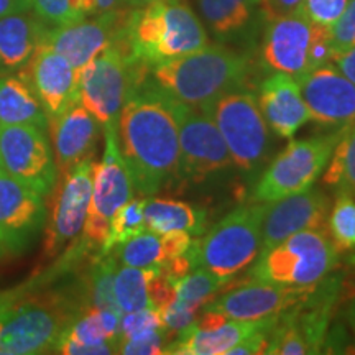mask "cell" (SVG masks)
Masks as SVG:
<instances>
[{
    "label": "cell",
    "mask_w": 355,
    "mask_h": 355,
    "mask_svg": "<svg viewBox=\"0 0 355 355\" xmlns=\"http://www.w3.org/2000/svg\"><path fill=\"white\" fill-rule=\"evenodd\" d=\"M74 7L84 17L97 15V13L112 10L121 3V0H73Z\"/></svg>",
    "instance_id": "cell-43"
},
{
    "label": "cell",
    "mask_w": 355,
    "mask_h": 355,
    "mask_svg": "<svg viewBox=\"0 0 355 355\" xmlns=\"http://www.w3.org/2000/svg\"><path fill=\"white\" fill-rule=\"evenodd\" d=\"M152 79L168 96L183 104L204 107L217 97L250 89V58L220 44H207L189 55L153 66Z\"/></svg>",
    "instance_id": "cell-2"
},
{
    "label": "cell",
    "mask_w": 355,
    "mask_h": 355,
    "mask_svg": "<svg viewBox=\"0 0 355 355\" xmlns=\"http://www.w3.org/2000/svg\"><path fill=\"white\" fill-rule=\"evenodd\" d=\"M173 336L165 327H159L146 334L130 337V339L121 340L119 354L127 355H158L165 354L166 345L170 344Z\"/></svg>",
    "instance_id": "cell-35"
},
{
    "label": "cell",
    "mask_w": 355,
    "mask_h": 355,
    "mask_svg": "<svg viewBox=\"0 0 355 355\" xmlns=\"http://www.w3.org/2000/svg\"><path fill=\"white\" fill-rule=\"evenodd\" d=\"M331 206V198L313 186L298 194L270 202L261 227L260 254L301 230L327 229Z\"/></svg>",
    "instance_id": "cell-19"
},
{
    "label": "cell",
    "mask_w": 355,
    "mask_h": 355,
    "mask_svg": "<svg viewBox=\"0 0 355 355\" xmlns=\"http://www.w3.org/2000/svg\"><path fill=\"white\" fill-rule=\"evenodd\" d=\"M94 158H86L64 175L58 176L53 188L51 214L46 217L40 261L55 260L64 248L81 235L89 211L92 191Z\"/></svg>",
    "instance_id": "cell-12"
},
{
    "label": "cell",
    "mask_w": 355,
    "mask_h": 355,
    "mask_svg": "<svg viewBox=\"0 0 355 355\" xmlns=\"http://www.w3.org/2000/svg\"><path fill=\"white\" fill-rule=\"evenodd\" d=\"M322 184L355 198V123L336 145L322 176Z\"/></svg>",
    "instance_id": "cell-30"
},
{
    "label": "cell",
    "mask_w": 355,
    "mask_h": 355,
    "mask_svg": "<svg viewBox=\"0 0 355 355\" xmlns=\"http://www.w3.org/2000/svg\"><path fill=\"white\" fill-rule=\"evenodd\" d=\"M35 17L48 26H63L86 19L73 0H32Z\"/></svg>",
    "instance_id": "cell-34"
},
{
    "label": "cell",
    "mask_w": 355,
    "mask_h": 355,
    "mask_svg": "<svg viewBox=\"0 0 355 355\" xmlns=\"http://www.w3.org/2000/svg\"><path fill=\"white\" fill-rule=\"evenodd\" d=\"M347 128H336L304 140H291L261 173L252 191V202L270 204L311 188L326 170L336 145Z\"/></svg>",
    "instance_id": "cell-9"
},
{
    "label": "cell",
    "mask_w": 355,
    "mask_h": 355,
    "mask_svg": "<svg viewBox=\"0 0 355 355\" xmlns=\"http://www.w3.org/2000/svg\"><path fill=\"white\" fill-rule=\"evenodd\" d=\"M104 128V155L92 165V191L83 239L89 245L102 247L109 235L112 217L135 194L130 173L117 141V125Z\"/></svg>",
    "instance_id": "cell-11"
},
{
    "label": "cell",
    "mask_w": 355,
    "mask_h": 355,
    "mask_svg": "<svg viewBox=\"0 0 355 355\" xmlns=\"http://www.w3.org/2000/svg\"><path fill=\"white\" fill-rule=\"evenodd\" d=\"M259 3L260 0H198L204 21L220 38L245 28Z\"/></svg>",
    "instance_id": "cell-27"
},
{
    "label": "cell",
    "mask_w": 355,
    "mask_h": 355,
    "mask_svg": "<svg viewBox=\"0 0 355 355\" xmlns=\"http://www.w3.org/2000/svg\"><path fill=\"white\" fill-rule=\"evenodd\" d=\"M311 121L321 127L344 128L355 123V84L326 63L298 79Z\"/></svg>",
    "instance_id": "cell-17"
},
{
    "label": "cell",
    "mask_w": 355,
    "mask_h": 355,
    "mask_svg": "<svg viewBox=\"0 0 355 355\" xmlns=\"http://www.w3.org/2000/svg\"><path fill=\"white\" fill-rule=\"evenodd\" d=\"M347 263H349V266H350V268H352V270H354V272H355V254H352V255H350V257H349Z\"/></svg>",
    "instance_id": "cell-48"
},
{
    "label": "cell",
    "mask_w": 355,
    "mask_h": 355,
    "mask_svg": "<svg viewBox=\"0 0 355 355\" xmlns=\"http://www.w3.org/2000/svg\"><path fill=\"white\" fill-rule=\"evenodd\" d=\"M0 168H2V165H0Z\"/></svg>",
    "instance_id": "cell-50"
},
{
    "label": "cell",
    "mask_w": 355,
    "mask_h": 355,
    "mask_svg": "<svg viewBox=\"0 0 355 355\" xmlns=\"http://www.w3.org/2000/svg\"><path fill=\"white\" fill-rule=\"evenodd\" d=\"M191 242L193 239L186 232L157 234L145 230L130 241L114 247L110 254L115 257L117 263L125 266L165 272L173 261L188 252Z\"/></svg>",
    "instance_id": "cell-23"
},
{
    "label": "cell",
    "mask_w": 355,
    "mask_h": 355,
    "mask_svg": "<svg viewBox=\"0 0 355 355\" xmlns=\"http://www.w3.org/2000/svg\"><path fill=\"white\" fill-rule=\"evenodd\" d=\"M46 28L42 20L26 13L0 19V76L20 73L28 64Z\"/></svg>",
    "instance_id": "cell-24"
},
{
    "label": "cell",
    "mask_w": 355,
    "mask_h": 355,
    "mask_svg": "<svg viewBox=\"0 0 355 355\" xmlns=\"http://www.w3.org/2000/svg\"><path fill=\"white\" fill-rule=\"evenodd\" d=\"M349 0H303V12L311 21L331 26L344 12Z\"/></svg>",
    "instance_id": "cell-38"
},
{
    "label": "cell",
    "mask_w": 355,
    "mask_h": 355,
    "mask_svg": "<svg viewBox=\"0 0 355 355\" xmlns=\"http://www.w3.org/2000/svg\"><path fill=\"white\" fill-rule=\"evenodd\" d=\"M86 306L61 295L15 296L0 311V355L53 352L66 327Z\"/></svg>",
    "instance_id": "cell-5"
},
{
    "label": "cell",
    "mask_w": 355,
    "mask_h": 355,
    "mask_svg": "<svg viewBox=\"0 0 355 355\" xmlns=\"http://www.w3.org/2000/svg\"><path fill=\"white\" fill-rule=\"evenodd\" d=\"M48 115L24 73L0 76V125H33L48 132Z\"/></svg>",
    "instance_id": "cell-25"
},
{
    "label": "cell",
    "mask_w": 355,
    "mask_h": 355,
    "mask_svg": "<svg viewBox=\"0 0 355 355\" xmlns=\"http://www.w3.org/2000/svg\"><path fill=\"white\" fill-rule=\"evenodd\" d=\"M127 43L132 56L150 68L209 44L206 28L184 0H157L133 8Z\"/></svg>",
    "instance_id": "cell-3"
},
{
    "label": "cell",
    "mask_w": 355,
    "mask_h": 355,
    "mask_svg": "<svg viewBox=\"0 0 355 355\" xmlns=\"http://www.w3.org/2000/svg\"><path fill=\"white\" fill-rule=\"evenodd\" d=\"M153 2H157V0H121V3L130 8H144Z\"/></svg>",
    "instance_id": "cell-46"
},
{
    "label": "cell",
    "mask_w": 355,
    "mask_h": 355,
    "mask_svg": "<svg viewBox=\"0 0 355 355\" xmlns=\"http://www.w3.org/2000/svg\"><path fill=\"white\" fill-rule=\"evenodd\" d=\"M272 332V331H270ZM270 332H257V334L247 337L242 343L234 345L227 355H252V354H265L266 344H268Z\"/></svg>",
    "instance_id": "cell-41"
},
{
    "label": "cell",
    "mask_w": 355,
    "mask_h": 355,
    "mask_svg": "<svg viewBox=\"0 0 355 355\" xmlns=\"http://www.w3.org/2000/svg\"><path fill=\"white\" fill-rule=\"evenodd\" d=\"M150 71L117 44L105 48L78 71L79 102L102 127L117 125L123 104L148 79Z\"/></svg>",
    "instance_id": "cell-7"
},
{
    "label": "cell",
    "mask_w": 355,
    "mask_h": 355,
    "mask_svg": "<svg viewBox=\"0 0 355 355\" xmlns=\"http://www.w3.org/2000/svg\"><path fill=\"white\" fill-rule=\"evenodd\" d=\"M155 270L135 268L122 265L115 272L114 293L115 301L122 313H132L145 308H153L150 300V283Z\"/></svg>",
    "instance_id": "cell-29"
},
{
    "label": "cell",
    "mask_w": 355,
    "mask_h": 355,
    "mask_svg": "<svg viewBox=\"0 0 355 355\" xmlns=\"http://www.w3.org/2000/svg\"><path fill=\"white\" fill-rule=\"evenodd\" d=\"M0 165L40 196H50L58 176L46 130L33 125H0Z\"/></svg>",
    "instance_id": "cell-14"
},
{
    "label": "cell",
    "mask_w": 355,
    "mask_h": 355,
    "mask_svg": "<svg viewBox=\"0 0 355 355\" xmlns=\"http://www.w3.org/2000/svg\"><path fill=\"white\" fill-rule=\"evenodd\" d=\"M158 313L159 318H162L163 327H165V329L173 336V339H175L176 334H180L181 331H184L186 327L194 322L198 311L186 308V306L173 300L171 303H168L166 306H163L162 309H158Z\"/></svg>",
    "instance_id": "cell-39"
},
{
    "label": "cell",
    "mask_w": 355,
    "mask_h": 355,
    "mask_svg": "<svg viewBox=\"0 0 355 355\" xmlns=\"http://www.w3.org/2000/svg\"><path fill=\"white\" fill-rule=\"evenodd\" d=\"M332 51L340 53L355 44V0H349L344 12L329 26ZM332 55V56H334Z\"/></svg>",
    "instance_id": "cell-37"
},
{
    "label": "cell",
    "mask_w": 355,
    "mask_h": 355,
    "mask_svg": "<svg viewBox=\"0 0 355 355\" xmlns=\"http://www.w3.org/2000/svg\"><path fill=\"white\" fill-rule=\"evenodd\" d=\"M259 6L265 19L270 21L301 10L303 0H260Z\"/></svg>",
    "instance_id": "cell-40"
},
{
    "label": "cell",
    "mask_w": 355,
    "mask_h": 355,
    "mask_svg": "<svg viewBox=\"0 0 355 355\" xmlns=\"http://www.w3.org/2000/svg\"><path fill=\"white\" fill-rule=\"evenodd\" d=\"M327 232L340 254L355 250V198L336 194L334 206L327 216Z\"/></svg>",
    "instance_id": "cell-33"
},
{
    "label": "cell",
    "mask_w": 355,
    "mask_h": 355,
    "mask_svg": "<svg viewBox=\"0 0 355 355\" xmlns=\"http://www.w3.org/2000/svg\"><path fill=\"white\" fill-rule=\"evenodd\" d=\"M43 199L0 168V245L8 255L25 254L40 237L48 217Z\"/></svg>",
    "instance_id": "cell-16"
},
{
    "label": "cell",
    "mask_w": 355,
    "mask_h": 355,
    "mask_svg": "<svg viewBox=\"0 0 355 355\" xmlns=\"http://www.w3.org/2000/svg\"><path fill=\"white\" fill-rule=\"evenodd\" d=\"M144 217L146 230L157 234L201 235L207 229L206 211L173 198H145Z\"/></svg>",
    "instance_id": "cell-26"
},
{
    "label": "cell",
    "mask_w": 355,
    "mask_h": 355,
    "mask_svg": "<svg viewBox=\"0 0 355 355\" xmlns=\"http://www.w3.org/2000/svg\"><path fill=\"white\" fill-rule=\"evenodd\" d=\"M201 109L216 122L232 165L242 171L259 168L268 153L270 132L252 89L227 92Z\"/></svg>",
    "instance_id": "cell-10"
},
{
    "label": "cell",
    "mask_w": 355,
    "mask_h": 355,
    "mask_svg": "<svg viewBox=\"0 0 355 355\" xmlns=\"http://www.w3.org/2000/svg\"><path fill=\"white\" fill-rule=\"evenodd\" d=\"M21 73L37 92L48 121H53L79 102L78 71L46 43L38 44Z\"/></svg>",
    "instance_id": "cell-20"
},
{
    "label": "cell",
    "mask_w": 355,
    "mask_h": 355,
    "mask_svg": "<svg viewBox=\"0 0 355 355\" xmlns=\"http://www.w3.org/2000/svg\"><path fill=\"white\" fill-rule=\"evenodd\" d=\"M266 207V202L245 204L204 230L186 252L191 270L234 278L248 268L260 255Z\"/></svg>",
    "instance_id": "cell-4"
},
{
    "label": "cell",
    "mask_w": 355,
    "mask_h": 355,
    "mask_svg": "<svg viewBox=\"0 0 355 355\" xmlns=\"http://www.w3.org/2000/svg\"><path fill=\"white\" fill-rule=\"evenodd\" d=\"M133 8H112L97 13L96 19L78 20L63 26H48L43 43L60 53L79 71L105 48L127 38Z\"/></svg>",
    "instance_id": "cell-15"
},
{
    "label": "cell",
    "mask_w": 355,
    "mask_h": 355,
    "mask_svg": "<svg viewBox=\"0 0 355 355\" xmlns=\"http://www.w3.org/2000/svg\"><path fill=\"white\" fill-rule=\"evenodd\" d=\"M6 255H8L7 252H6V248H3L2 245H0V261L3 260V257H6Z\"/></svg>",
    "instance_id": "cell-49"
},
{
    "label": "cell",
    "mask_w": 355,
    "mask_h": 355,
    "mask_svg": "<svg viewBox=\"0 0 355 355\" xmlns=\"http://www.w3.org/2000/svg\"><path fill=\"white\" fill-rule=\"evenodd\" d=\"M340 252L327 229L301 230L261 252L250 282L286 286H311L322 282L339 266Z\"/></svg>",
    "instance_id": "cell-6"
},
{
    "label": "cell",
    "mask_w": 355,
    "mask_h": 355,
    "mask_svg": "<svg viewBox=\"0 0 355 355\" xmlns=\"http://www.w3.org/2000/svg\"><path fill=\"white\" fill-rule=\"evenodd\" d=\"M115 272H117V260L110 254L99 255L92 268L89 270L86 279V300L91 308L112 311L122 316V311L115 301L114 293V279Z\"/></svg>",
    "instance_id": "cell-31"
},
{
    "label": "cell",
    "mask_w": 355,
    "mask_h": 355,
    "mask_svg": "<svg viewBox=\"0 0 355 355\" xmlns=\"http://www.w3.org/2000/svg\"><path fill=\"white\" fill-rule=\"evenodd\" d=\"M32 10V0H0V19Z\"/></svg>",
    "instance_id": "cell-44"
},
{
    "label": "cell",
    "mask_w": 355,
    "mask_h": 355,
    "mask_svg": "<svg viewBox=\"0 0 355 355\" xmlns=\"http://www.w3.org/2000/svg\"><path fill=\"white\" fill-rule=\"evenodd\" d=\"M144 201L145 198H132L130 201L115 212L110 222L109 235L104 245L101 247V255H107L114 247L130 241L132 237L145 232V217H144Z\"/></svg>",
    "instance_id": "cell-32"
},
{
    "label": "cell",
    "mask_w": 355,
    "mask_h": 355,
    "mask_svg": "<svg viewBox=\"0 0 355 355\" xmlns=\"http://www.w3.org/2000/svg\"><path fill=\"white\" fill-rule=\"evenodd\" d=\"M117 141L141 198L181 183L180 135L173 97L146 81L128 97L119 114Z\"/></svg>",
    "instance_id": "cell-1"
},
{
    "label": "cell",
    "mask_w": 355,
    "mask_h": 355,
    "mask_svg": "<svg viewBox=\"0 0 355 355\" xmlns=\"http://www.w3.org/2000/svg\"><path fill=\"white\" fill-rule=\"evenodd\" d=\"M180 135V176L183 183H202L232 166L227 145L211 115L201 107L173 99Z\"/></svg>",
    "instance_id": "cell-13"
},
{
    "label": "cell",
    "mask_w": 355,
    "mask_h": 355,
    "mask_svg": "<svg viewBox=\"0 0 355 355\" xmlns=\"http://www.w3.org/2000/svg\"><path fill=\"white\" fill-rule=\"evenodd\" d=\"M230 286H234L232 278L217 277L201 268L189 270L183 277L173 279L175 301L194 311L201 309L204 304L214 300L222 291L229 290Z\"/></svg>",
    "instance_id": "cell-28"
},
{
    "label": "cell",
    "mask_w": 355,
    "mask_h": 355,
    "mask_svg": "<svg viewBox=\"0 0 355 355\" xmlns=\"http://www.w3.org/2000/svg\"><path fill=\"white\" fill-rule=\"evenodd\" d=\"M329 26L318 25L303 8L270 20L261 43V63L275 73H285L296 81L319 66L331 63Z\"/></svg>",
    "instance_id": "cell-8"
},
{
    "label": "cell",
    "mask_w": 355,
    "mask_h": 355,
    "mask_svg": "<svg viewBox=\"0 0 355 355\" xmlns=\"http://www.w3.org/2000/svg\"><path fill=\"white\" fill-rule=\"evenodd\" d=\"M345 319H347V324H349L350 329H352V334L355 339V296H354V300L349 303L347 311H345Z\"/></svg>",
    "instance_id": "cell-45"
},
{
    "label": "cell",
    "mask_w": 355,
    "mask_h": 355,
    "mask_svg": "<svg viewBox=\"0 0 355 355\" xmlns=\"http://www.w3.org/2000/svg\"><path fill=\"white\" fill-rule=\"evenodd\" d=\"M331 61L350 83L355 84V44L347 50L336 53Z\"/></svg>",
    "instance_id": "cell-42"
},
{
    "label": "cell",
    "mask_w": 355,
    "mask_h": 355,
    "mask_svg": "<svg viewBox=\"0 0 355 355\" xmlns=\"http://www.w3.org/2000/svg\"><path fill=\"white\" fill-rule=\"evenodd\" d=\"M257 101L266 125L282 139H293L311 121L300 84L290 74L275 73L261 81Z\"/></svg>",
    "instance_id": "cell-22"
},
{
    "label": "cell",
    "mask_w": 355,
    "mask_h": 355,
    "mask_svg": "<svg viewBox=\"0 0 355 355\" xmlns=\"http://www.w3.org/2000/svg\"><path fill=\"white\" fill-rule=\"evenodd\" d=\"M311 286H286L265 282H248L230 286L204 304V311H214L229 319H260L279 314L304 300Z\"/></svg>",
    "instance_id": "cell-18"
},
{
    "label": "cell",
    "mask_w": 355,
    "mask_h": 355,
    "mask_svg": "<svg viewBox=\"0 0 355 355\" xmlns=\"http://www.w3.org/2000/svg\"><path fill=\"white\" fill-rule=\"evenodd\" d=\"M159 327H163V324L157 309L145 308L125 313L121 318V340L146 334V332L159 329Z\"/></svg>",
    "instance_id": "cell-36"
},
{
    "label": "cell",
    "mask_w": 355,
    "mask_h": 355,
    "mask_svg": "<svg viewBox=\"0 0 355 355\" xmlns=\"http://www.w3.org/2000/svg\"><path fill=\"white\" fill-rule=\"evenodd\" d=\"M55 162L60 175L86 158H94L97 141L101 139L102 123L84 107L81 102L66 110L48 123Z\"/></svg>",
    "instance_id": "cell-21"
},
{
    "label": "cell",
    "mask_w": 355,
    "mask_h": 355,
    "mask_svg": "<svg viewBox=\"0 0 355 355\" xmlns=\"http://www.w3.org/2000/svg\"><path fill=\"white\" fill-rule=\"evenodd\" d=\"M15 300V296H13V291H6V293H0V311L6 309L8 304L12 303V301Z\"/></svg>",
    "instance_id": "cell-47"
}]
</instances>
